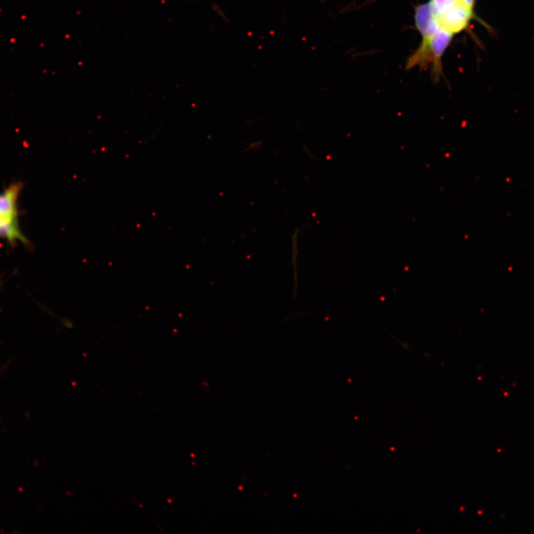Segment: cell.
<instances>
[{
  "label": "cell",
  "mask_w": 534,
  "mask_h": 534,
  "mask_svg": "<svg viewBox=\"0 0 534 534\" xmlns=\"http://www.w3.org/2000/svg\"><path fill=\"white\" fill-rule=\"evenodd\" d=\"M25 184L16 181L0 192V239L12 247L21 245L31 249L32 242L23 232L20 223L19 199Z\"/></svg>",
  "instance_id": "6da1fadb"
},
{
  "label": "cell",
  "mask_w": 534,
  "mask_h": 534,
  "mask_svg": "<svg viewBox=\"0 0 534 534\" xmlns=\"http://www.w3.org/2000/svg\"><path fill=\"white\" fill-rule=\"evenodd\" d=\"M439 19L441 27L454 35L467 30L471 21L480 22L485 27H489L476 16L475 11L471 10L458 0H454V3L439 15Z\"/></svg>",
  "instance_id": "7a4b0ae2"
},
{
  "label": "cell",
  "mask_w": 534,
  "mask_h": 534,
  "mask_svg": "<svg viewBox=\"0 0 534 534\" xmlns=\"http://www.w3.org/2000/svg\"><path fill=\"white\" fill-rule=\"evenodd\" d=\"M415 25L423 39L431 38L441 29L439 15L430 2L415 8Z\"/></svg>",
  "instance_id": "3957f363"
},
{
  "label": "cell",
  "mask_w": 534,
  "mask_h": 534,
  "mask_svg": "<svg viewBox=\"0 0 534 534\" xmlns=\"http://www.w3.org/2000/svg\"><path fill=\"white\" fill-rule=\"evenodd\" d=\"M454 34L443 29H440L431 38L434 62L432 64V78L436 82L442 77L443 69L442 58L454 38Z\"/></svg>",
  "instance_id": "277c9868"
},
{
  "label": "cell",
  "mask_w": 534,
  "mask_h": 534,
  "mask_svg": "<svg viewBox=\"0 0 534 534\" xmlns=\"http://www.w3.org/2000/svg\"><path fill=\"white\" fill-rule=\"evenodd\" d=\"M431 38L423 39L419 48L408 58L406 63L407 70L414 69V67L425 69L430 64H433L434 55L432 47H431Z\"/></svg>",
  "instance_id": "5b68a950"
},
{
  "label": "cell",
  "mask_w": 534,
  "mask_h": 534,
  "mask_svg": "<svg viewBox=\"0 0 534 534\" xmlns=\"http://www.w3.org/2000/svg\"><path fill=\"white\" fill-rule=\"evenodd\" d=\"M454 0H430L438 15L441 14L445 9L454 3Z\"/></svg>",
  "instance_id": "8992f818"
},
{
  "label": "cell",
  "mask_w": 534,
  "mask_h": 534,
  "mask_svg": "<svg viewBox=\"0 0 534 534\" xmlns=\"http://www.w3.org/2000/svg\"><path fill=\"white\" fill-rule=\"evenodd\" d=\"M463 5L475 11L476 0H458Z\"/></svg>",
  "instance_id": "52a82bcc"
}]
</instances>
